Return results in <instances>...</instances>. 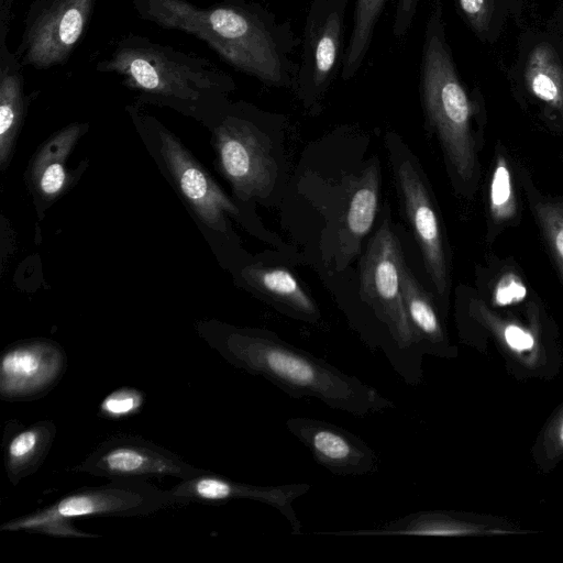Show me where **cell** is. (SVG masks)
<instances>
[{"mask_svg":"<svg viewBox=\"0 0 563 563\" xmlns=\"http://www.w3.org/2000/svg\"><path fill=\"white\" fill-rule=\"evenodd\" d=\"M132 3L141 19L203 41L227 64L267 86L286 87L295 81L284 34L255 3L221 0L206 8L189 0Z\"/></svg>","mask_w":563,"mask_h":563,"instance_id":"obj_2","label":"cell"},{"mask_svg":"<svg viewBox=\"0 0 563 563\" xmlns=\"http://www.w3.org/2000/svg\"><path fill=\"white\" fill-rule=\"evenodd\" d=\"M311 489L308 483L253 485L232 481L206 470L183 478L169 490L187 505H223L232 500H253L276 509L289 523L292 534H301V522L294 508L295 501Z\"/></svg>","mask_w":563,"mask_h":563,"instance_id":"obj_13","label":"cell"},{"mask_svg":"<svg viewBox=\"0 0 563 563\" xmlns=\"http://www.w3.org/2000/svg\"><path fill=\"white\" fill-rule=\"evenodd\" d=\"M56 435L53 421L18 427L4 438V468L12 485L35 473L46 459Z\"/></svg>","mask_w":563,"mask_h":563,"instance_id":"obj_20","label":"cell"},{"mask_svg":"<svg viewBox=\"0 0 563 563\" xmlns=\"http://www.w3.org/2000/svg\"><path fill=\"white\" fill-rule=\"evenodd\" d=\"M400 242L385 217L371 238L360 263V295L371 310L362 338L385 355L395 373L409 386L422 383L423 354L419 349L402 300Z\"/></svg>","mask_w":563,"mask_h":563,"instance_id":"obj_4","label":"cell"},{"mask_svg":"<svg viewBox=\"0 0 563 563\" xmlns=\"http://www.w3.org/2000/svg\"><path fill=\"white\" fill-rule=\"evenodd\" d=\"M386 1L355 0L353 29L341 68L342 79H351L361 67Z\"/></svg>","mask_w":563,"mask_h":563,"instance_id":"obj_23","label":"cell"},{"mask_svg":"<svg viewBox=\"0 0 563 563\" xmlns=\"http://www.w3.org/2000/svg\"><path fill=\"white\" fill-rule=\"evenodd\" d=\"M201 470L168 449L135 435L104 440L73 468L78 473L123 481L167 476L183 479Z\"/></svg>","mask_w":563,"mask_h":563,"instance_id":"obj_11","label":"cell"},{"mask_svg":"<svg viewBox=\"0 0 563 563\" xmlns=\"http://www.w3.org/2000/svg\"><path fill=\"white\" fill-rule=\"evenodd\" d=\"M490 207L498 219L510 217L515 210L511 179L504 158L496 165L490 185Z\"/></svg>","mask_w":563,"mask_h":563,"instance_id":"obj_26","label":"cell"},{"mask_svg":"<svg viewBox=\"0 0 563 563\" xmlns=\"http://www.w3.org/2000/svg\"><path fill=\"white\" fill-rule=\"evenodd\" d=\"M185 505L169 489L142 479H110L109 483L70 492L53 504L0 526L1 531H24L62 538H97L70 522L89 517L147 516Z\"/></svg>","mask_w":563,"mask_h":563,"instance_id":"obj_6","label":"cell"},{"mask_svg":"<svg viewBox=\"0 0 563 563\" xmlns=\"http://www.w3.org/2000/svg\"><path fill=\"white\" fill-rule=\"evenodd\" d=\"M419 0H398L393 24L394 35L402 37L410 29Z\"/></svg>","mask_w":563,"mask_h":563,"instance_id":"obj_29","label":"cell"},{"mask_svg":"<svg viewBox=\"0 0 563 563\" xmlns=\"http://www.w3.org/2000/svg\"><path fill=\"white\" fill-rule=\"evenodd\" d=\"M504 336L507 344L517 351L530 350L534 344V340L529 332L514 324L505 329Z\"/></svg>","mask_w":563,"mask_h":563,"instance_id":"obj_30","label":"cell"},{"mask_svg":"<svg viewBox=\"0 0 563 563\" xmlns=\"http://www.w3.org/2000/svg\"><path fill=\"white\" fill-rule=\"evenodd\" d=\"M202 335L229 364L268 380L292 398H314L356 417L395 408L375 387L269 330L217 324Z\"/></svg>","mask_w":563,"mask_h":563,"instance_id":"obj_1","label":"cell"},{"mask_svg":"<svg viewBox=\"0 0 563 563\" xmlns=\"http://www.w3.org/2000/svg\"><path fill=\"white\" fill-rule=\"evenodd\" d=\"M401 292L407 317L422 354H445L448 343L435 306L406 263L401 269Z\"/></svg>","mask_w":563,"mask_h":563,"instance_id":"obj_21","label":"cell"},{"mask_svg":"<svg viewBox=\"0 0 563 563\" xmlns=\"http://www.w3.org/2000/svg\"><path fill=\"white\" fill-rule=\"evenodd\" d=\"M218 163L235 196L244 201L265 199L277 180L271 143L245 118L228 114L213 131Z\"/></svg>","mask_w":563,"mask_h":563,"instance_id":"obj_9","label":"cell"},{"mask_svg":"<svg viewBox=\"0 0 563 563\" xmlns=\"http://www.w3.org/2000/svg\"><path fill=\"white\" fill-rule=\"evenodd\" d=\"M559 439H560V442L563 444V420H562V423H561L560 430H559Z\"/></svg>","mask_w":563,"mask_h":563,"instance_id":"obj_31","label":"cell"},{"mask_svg":"<svg viewBox=\"0 0 563 563\" xmlns=\"http://www.w3.org/2000/svg\"><path fill=\"white\" fill-rule=\"evenodd\" d=\"M67 366L64 349L48 339L14 342L0 357V397L7 401L45 396L63 377Z\"/></svg>","mask_w":563,"mask_h":563,"instance_id":"obj_12","label":"cell"},{"mask_svg":"<svg viewBox=\"0 0 563 563\" xmlns=\"http://www.w3.org/2000/svg\"><path fill=\"white\" fill-rule=\"evenodd\" d=\"M526 81L539 99L563 109V66L550 45L541 44L531 52L526 66Z\"/></svg>","mask_w":563,"mask_h":563,"instance_id":"obj_22","label":"cell"},{"mask_svg":"<svg viewBox=\"0 0 563 563\" xmlns=\"http://www.w3.org/2000/svg\"><path fill=\"white\" fill-rule=\"evenodd\" d=\"M87 129L86 123H70L49 136L38 148L27 170L30 186L37 197L52 201L68 187L66 161Z\"/></svg>","mask_w":563,"mask_h":563,"instance_id":"obj_18","label":"cell"},{"mask_svg":"<svg viewBox=\"0 0 563 563\" xmlns=\"http://www.w3.org/2000/svg\"><path fill=\"white\" fill-rule=\"evenodd\" d=\"M9 32H0V166L9 165L22 126L27 98L24 92L23 65L9 51Z\"/></svg>","mask_w":563,"mask_h":563,"instance_id":"obj_17","label":"cell"},{"mask_svg":"<svg viewBox=\"0 0 563 563\" xmlns=\"http://www.w3.org/2000/svg\"><path fill=\"white\" fill-rule=\"evenodd\" d=\"M97 0H33L14 52L23 66L46 70L64 65L84 38Z\"/></svg>","mask_w":563,"mask_h":563,"instance_id":"obj_8","label":"cell"},{"mask_svg":"<svg viewBox=\"0 0 563 563\" xmlns=\"http://www.w3.org/2000/svg\"><path fill=\"white\" fill-rule=\"evenodd\" d=\"M538 219L548 238L553 255L563 275V205L539 203Z\"/></svg>","mask_w":563,"mask_h":563,"instance_id":"obj_25","label":"cell"},{"mask_svg":"<svg viewBox=\"0 0 563 563\" xmlns=\"http://www.w3.org/2000/svg\"><path fill=\"white\" fill-rule=\"evenodd\" d=\"M347 0H312L303 31L295 88L302 103L313 109L320 103L340 64Z\"/></svg>","mask_w":563,"mask_h":563,"instance_id":"obj_10","label":"cell"},{"mask_svg":"<svg viewBox=\"0 0 563 563\" xmlns=\"http://www.w3.org/2000/svg\"><path fill=\"white\" fill-rule=\"evenodd\" d=\"M439 11L428 22L421 62V101L426 122L456 177L472 180L476 168L471 102L444 43Z\"/></svg>","mask_w":563,"mask_h":563,"instance_id":"obj_5","label":"cell"},{"mask_svg":"<svg viewBox=\"0 0 563 563\" xmlns=\"http://www.w3.org/2000/svg\"><path fill=\"white\" fill-rule=\"evenodd\" d=\"M161 155L184 199L208 228L227 232L228 216L239 210L209 173L167 130H158Z\"/></svg>","mask_w":563,"mask_h":563,"instance_id":"obj_15","label":"cell"},{"mask_svg":"<svg viewBox=\"0 0 563 563\" xmlns=\"http://www.w3.org/2000/svg\"><path fill=\"white\" fill-rule=\"evenodd\" d=\"M459 3L463 14L477 32L488 29L494 0H459Z\"/></svg>","mask_w":563,"mask_h":563,"instance_id":"obj_27","label":"cell"},{"mask_svg":"<svg viewBox=\"0 0 563 563\" xmlns=\"http://www.w3.org/2000/svg\"><path fill=\"white\" fill-rule=\"evenodd\" d=\"M144 394L133 387H120L100 402L99 412L109 419H122L137 413L144 404Z\"/></svg>","mask_w":563,"mask_h":563,"instance_id":"obj_24","label":"cell"},{"mask_svg":"<svg viewBox=\"0 0 563 563\" xmlns=\"http://www.w3.org/2000/svg\"><path fill=\"white\" fill-rule=\"evenodd\" d=\"M242 277L278 311L309 323L320 319L314 300L288 269L256 264L245 267Z\"/></svg>","mask_w":563,"mask_h":563,"instance_id":"obj_19","label":"cell"},{"mask_svg":"<svg viewBox=\"0 0 563 563\" xmlns=\"http://www.w3.org/2000/svg\"><path fill=\"white\" fill-rule=\"evenodd\" d=\"M286 428L333 475L365 476L378 468L375 451L340 426L316 418L291 417L286 420Z\"/></svg>","mask_w":563,"mask_h":563,"instance_id":"obj_14","label":"cell"},{"mask_svg":"<svg viewBox=\"0 0 563 563\" xmlns=\"http://www.w3.org/2000/svg\"><path fill=\"white\" fill-rule=\"evenodd\" d=\"M527 289L521 280L512 274L504 276L495 291V300L498 305L505 306L520 301L525 298Z\"/></svg>","mask_w":563,"mask_h":563,"instance_id":"obj_28","label":"cell"},{"mask_svg":"<svg viewBox=\"0 0 563 563\" xmlns=\"http://www.w3.org/2000/svg\"><path fill=\"white\" fill-rule=\"evenodd\" d=\"M386 147L405 217L419 245L426 271L437 294L449 289L444 238L435 203L418 158L402 139L386 134Z\"/></svg>","mask_w":563,"mask_h":563,"instance_id":"obj_7","label":"cell"},{"mask_svg":"<svg viewBox=\"0 0 563 563\" xmlns=\"http://www.w3.org/2000/svg\"><path fill=\"white\" fill-rule=\"evenodd\" d=\"M96 69L120 76L145 100L194 112L235 89L232 77L208 58L139 34L119 38Z\"/></svg>","mask_w":563,"mask_h":563,"instance_id":"obj_3","label":"cell"},{"mask_svg":"<svg viewBox=\"0 0 563 563\" xmlns=\"http://www.w3.org/2000/svg\"><path fill=\"white\" fill-rule=\"evenodd\" d=\"M379 183L377 162L369 164L358 177L349 180L346 208L339 230L338 269H343L360 252L364 236L373 227Z\"/></svg>","mask_w":563,"mask_h":563,"instance_id":"obj_16","label":"cell"}]
</instances>
